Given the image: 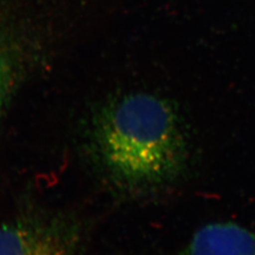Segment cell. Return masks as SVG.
<instances>
[{
    "label": "cell",
    "instance_id": "cell-1",
    "mask_svg": "<svg viewBox=\"0 0 255 255\" xmlns=\"http://www.w3.org/2000/svg\"><path fill=\"white\" fill-rule=\"evenodd\" d=\"M94 141L111 180L128 191L154 190L178 182L191 152L173 105L146 93L125 95L102 110Z\"/></svg>",
    "mask_w": 255,
    "mask_h": 255
},
{
    "label": "cell",
    "instance_id": "cell-2",
    "mask_svg": "<svg viewBox=\"0 0 255 255\" xmlns=\"http://www.w3.org/2000/svg\"><path fill=\"white\" fill-rule=\"evenodd\" d=\"M81 236L67 220L25 217L0 225V255H80Z\"/></svg>",
    "mask_w": 255,
    "mask_h": 255
},
{
    "label": "cell",
    "instance_id": "cell-3",
    "mask_svg": "<svg viewBox=\"0 0 255 255\" xmlns=\"http://www.w3.org/2000/svg\"><path fill=\"white\" fill-rule=\"evenodd\" d=\"M168 255H255V231L231 221L211 222Z\"/></svg>",
    "mask_w": 255,
    "mask_h": 255
},
{
    "label": "cell",
    "instance_id": "cell-4",
    "mask_svg": "<svg viewBox=\"0 0 255 255\" xmlns=\"http://www.w3.org/2000/svg\"><path fill=\"white\" fill-rule=\"evenodd\" d=\"M10 72L9 65L6 57L0 51V114L6 102L9 88Z\"/></svg>",
    "mask_w": 255,
    "mask_h": 255
}]
</instances>
